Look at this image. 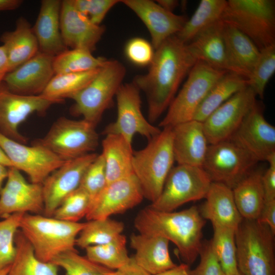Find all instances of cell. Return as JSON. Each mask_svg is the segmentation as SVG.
Masks as SVG:
<instances>
[{"label":"cell","mask_w":275,"mask_h":275,"mask_svg":"<svg viewBox=\"0 0 275 275\" xmlns=\"http://www.w3.org/2000/svg\"><path fill=\"white\" fill-rule=\"evenodd\" d=\"M229 140L258 162L275 153V127L267 121L257 101Z\"/></svg>","instance_id":"obj_16"},{"label":"cell","mask_w":275,"mask_h":275,"mask_svg":"<svg viewBox=\"0 0 275 275\" xmlns=\"http://www.w3.org/2000/svg\"><path fill=\"white\" fill-rule=\"evenodd\" d=\"M274 237L266 225L243 218L235 231L238 271L243 275H275Z\"/></svg>","instance_id":"obj_5"},{"label":"cell","mask_w":275,"mask_h":275,"mask_svg":"<svg viewBox=\"0 0 275 275\" xmlns=\"http://www.w3.org/2000/svg\"><path fill=\"white\" fill-rule=\"evenodd\" d=\"M100 68L81 73L55 74L41 95L60 102L64 98H69L84 88L94 78Z\"/></svg>","instance_id":"obj_36"},{"label":"cell","mask_w":275,"mask_h":275,"mask_svg":"<svg viewBox=\"0 0 275 275\" xmlns=\"http://www.w3.org/2000/svg\"><path fill=\"white\" fill-rule=\"evenodd\" d=\"M213 236L209 241L211 249L217 259L225 275L238 272L236 260L235 230L214 225Z\"/></svg>","instance_id":"obj_37"},{"label":"cell","mask_w":275,"mask_h":275,"mask_svg":"<svg viewBox=\"0 0 275 275\" xmlns=\"http://www.w3.org/2000/svg\"><path fill=\"white\" fill-rule=\"evenodd\" d=\"M121 2L145 24L155 50L168 38L179 33L188 19L186 15L167 11L151 0H121Z\"/></svg>","instance_id":"obj_21"},{"label":"cell","mask_w":275,"mask_h":275,"mask_svg":"<svg viewBox=\"0 0 275 275\" xmlns=\"http://www.w3.org/2000/svg\"><path fill=\"white\" fill-rule=\"evenodd\" d=\"M0 164H3L8 168L13 167L12 163L8 159L5 153L0 147Z\"/></svg>","instance_id":"obj_56"},{"label":"cell","mask_w":275,"mask_h":275,"mask_svg":"<svg viewBox=\"0 0 275 275\" xmlns=\"http://www.w3.org/2000/svg\"><path fill=\"white\" fill-rule=\"evenodd\" d=\"M124 228L122 222L110 217L89 221L77 236L76 246L85 249L108 243L122 234Z\"/></svg>","instance_id":"obj_35"},{"label":"cell","mask_w":275,"mask_h":275,"mask_svg":"<svg viewBox=\"0 0 275 275\" xmlns=\"http://www.w3.org/2000/svg\"><path fill=\"white\" fill-rule=\"evenodd\" d=\"M126 57L139 66L149 65L153 59L155 49L151 43L142 38H132L126 44Z\"/></svg>","instance_id":"obj_46"},{"label":"cell","mask_w":275,"mask_h":275,"mask_svg":"<svg viewBox=\"0 0 275 275\" xmlns=\"http://www.w3.org/2000/svg\"><path fill=\"white\" fill-rule=\"evenodd\" d=\"M44 209L42 184L28 182L20 171L9 168L0 193V218L16 213L41 214Z\"/></svg>","instance_id":"obj_18"},{"label":"cell","mask_w":275,"mask_h":275,"mask_svg":"<svg viewBox=\"0 0 275 275\" xmlns=\"http://www.w3.org/2000/svg\"><path fill=\"white\" fill-rule=\"evenodd\" d=\"M115 275H151L136 264L132 257L125 265L116 270Z\"/></svg>","instance_id":"obj_50"},{"label":"cell","mask_w":275,"mask_h":275,"mask_svg":"<svg viewBox=\"0 0 275 275\" xmlns=\"http://www.w3.org/2000/svg\"><path fill=\"white\" fill-rule=\"evenodd\" d=\"M8 168H9L0 164V193L3 187V182L8 177Z\"/></svg>","instance_id":"obj_55"},{"label":"cell","mask_w":275,"mask_h":275,"mask_svg":"<svg viewBox=\"0 0 275 275\" xmlns=\"http://www.w3.org/2000/svg\"><path fill=\"white\" fill-rule=\"evenodd\" d=\"M96 126L84 120L62 117L37 143L45 147L63 160H72L92 153L98 146Z\"/></svg>","instance_id":"obj_9"},{"label":"cell","mask_w":275,"mask_h":275,"mask_svg":"<svg viewBox=\"0 0 275 275\" xmlns=\"http://www.w3.org/2000/svg\"><path fill=\"white\" fill-rule=\"evenodd\" d=\"M169 241L161 236L133 233L130 246L135 251L132 257L140 267L151 275H156L175 267L169 251Z\"/></svg>","instance_id":"obj_24"},{"label":"cell","mask_w":275,"mask_h":275,"mask_svg":"<svg viewBox=\"0 0 275 275\" xmlns=\"http://www.w3.org/2000/svg\"><path fill=\"white\" fill-rule=\"evenodd\" d=\"M224 27L221 19L201 32L187 45L197 61L229 71Z\"/></svg>","instance_id":"obj_28"},{"label":"cell","mask_w":275,"mask_h":275,"mask_svg":"<svg viewBox=\"0 0 275 275\" xmlns=\"http://www.w3.org/2000/svg\"><path fill=\"white\" fill-rule=\"evenodd\" d=\"M156 2L166 10L173 12L179 5V2L177 0H157Z\"/></svg>","instance_id":"obj_54"},{"label":"cell","mask_w":275,"mask_h":275,"mask_svg":"<svg viewBox=\"0 0 275 275\" xmlns=\"http://www.w3.org/2000/svg\"><path fill=\"white\" fill-rule=\"evenodd\" d=\"M175 161L171 127L162 128L145 148L133 151V172L144 198L151 203L156 200Z\"/></svg>","instance_id":"obj_4"},{"label":"cell","mask_w":275,"mask_h":275,"mask_svg":"<svg viewBox=\"0 0 275 275\" xmlns=\"http://www.w3.org/2000/svg\"><path fill=\"white\" fill-rule=\"evenodd\" d=\"M62 1L43 0L33 26L39 51L56 57L68 48L65 46L61 32L60 11Z\"/></svg>","instance_id":"obj_26"},{"label":"cell","mask_w":275,"mask_h":275,"mask_svg":"<svg viewBox=\"0 0 275 275\" xmlns=\"http://www.w3.org/2000/svg\"><path fill=\"white\" fill-rule=\"evenodd\" d=\"M197 62L187 44L175 35L155 50L148 72L133 78L132 82L146 95L150 123L168 108L181 83Z\"/></svg>","instance_id":"obj_1"},{"label":"cell","mask_w":275,"mask_h":275,"mask_svg":"<svg viewBox=\"0 0 275 275\" xmlns=\"http://www.w3.org/2000/svg\"><path fill=\"white\" fill-rule=\"evenodd\" d=\"M200 261L189 275H225L222 267L213 253L209 241L203 243L200 252Z\"/></svg>","instance_id":"obj_47"},{"label":"cell","mask_w":275,"mask_h":275,"mask_svg":"<svg viewBox=\"0 0 275 275\" xmlns=\"http://www.w3.org/2000/svg\"><path fill=\"white\" fill-rule=\"evenodd\" d=\"M75 8L92 23L100 25L108 12L119 0H72Z\"/></svg>","instance_id":"obj_45"},{"label":"cell","mask_w":275,"mask_h":275,"mask_svg":"<svg viewBox=\"0 0 275 275\" xmlns=\"http://www.w3.org/2000/svg\"><path fill=\"white\" fill-rule=\"evenodd\" d=\"M227 72L229 71L217 69L203 62L197 61L169 106L159 126L173 127L193 120L197 108L209 90Z\"/></svg>","instance_id":"obj_8"},{"label":"cell","mask_w":275,"mask_h":275,"mask_svg":"<svg viewBox=\"0 0 275 275\" xmlns=\"http://www.w3.org/2000/svg\"><path fill=\"white\" fill-rule=\"evenodd\" d=\"M22 3L21 0H0V12L15 10Z\"/></svg>","instance_id":"obj_53"},{"label":"cell","mask_w":275,"mask_h":275,"mask_svg":"<svg viewBox=\"0 0 275 275\" xmlns=\"http://www.w3.org/2000/svg\"><path fill=\"white\" fill-rule=\"evenodd\" d=\"M15 243L16 254L7 275H59L58 266L42 262L36 257L20 229L16 233Z\"/></svg>","instance_id":"obj_33"},{"label":"cell","mask_w":275,"mask_h":275,"mask_svg":"<svg viewBox=\"0 0 275 275\" xmlns=\"http://www.w3.org/2000/svg\"><path fill=\"white\" fill-rule=\"evenodd\" d=\"M256 95L249 86L213 112L203 122L209 144L229 140L255 104Z\"/></svg>","instance_id":"obj_15"},{"label":"cell","mask_w":275,"mask_h":275,"mask_svg":"<svg viewBox=\"0 0 275 275\" xmlns=\"http://www.w3.org/2000/svg\"><path fill=\"white\" fill-rule=\"evenodd\" d=\"M10 266L8 267H7L6 268H5L2 270H0V275H7Z\"/></svg>","instance_id":"obj_57"},{"label":"cell","mask_w":275,"mask_h":275,"mask_svg":"<svg viewBox=\"0 0 275 275\" xmlns=\"http://www.w3.org/2000/svg\"><path fill=\"white\" fill-rule=\"evenodd\" d=\"M275 72V45L261 50L257 62L248 77V86L263 99L266 85Z\"/></svg>","instance_id":"obj_41"},{"label":"cell","mask_w":275,"mask_h":275,"mask_svg":"<svg viewBox=\"0 0 275 275\" xmlns=\"http://www.w3.org/2000/svg\"><path fill=\"white\" fill-rule=\"evenodd\" d=\"M9 72V63L6 49L3 45L0 46V83L2 82Z\"/></svg>","instance_id":"obj_51"},{"label":"cell","mask_w":275,"mask_h":275,"mask_svg":"<svg viewBox=\"0 0 275 275\" xmlns=\"http://www.w3.org/2000/svg\"><path fill=\"white\" fill-rule=\"evenodd\" d=\"M248 86L246 78L227 72L209 90L197 108L193 120L203 122L219 106Z\"/></svg>","instance_id":"obj_32"},{"label":"cell","mask_w":275,"mask_h":275,"mask_svg":"<svg viewBox=\"0 0 275 275\" xmlns=\"http://www.w3.org/2000/svg\"><path fill=\"white\" fill-rule=\"evenodd\" d=\"M132 144L121 135L106 134L102 141L106 184L133 174Z\"/></svg>","instance_id":"obj_30"},{"label":"cell","mask_w":275,"mask_h":275,"mask_svg":"<svg viewBox=\"0 0 275 275\" xmlns=\"http://www.w3.org/2000/svg\"><path fill=\"white\" fill-rule=\"evenodd\" d=\"M205 223L195 206L178 212L158 211L148 206L137 214L134 226L139 233L161 236L173 242L189 266L199 256Z\"/></svg>","instance_id":"obj_2"},{"label":"cell","mask_w":275,"mask_h":275,"mask_svg":"<svg viewBox=\"0 0 275 275\" xmlns=\"http://www.w3.org/2000/svg\"><path fill=\"white\" fill-rule=\"evenodd\" d=\"M224 36L229 71L247 79L258 60L260 51L246 36L225 22Z\"/></svg>","instance_id":"obj_27"},{"label":"cell","mask_w":275,"mask_h":275,"mask_svg":"<svg viewBox=\"0 0 275 275\" xmlns=\"http://www.w3.org/2000/svg\"><path fill=\"white\" fill-rule=\"evenodd\" d=\"M263 173L253 170L232 188L237 208L244 219H258L263 208Z\"/></svg>","instance_id":"obj_31"},{"label":"cell","mask_w":275,"mask_h":275,"mask_svg":"<svg viewBox=\"0 0 275 275\" xmlns=\"http://www.w3.org/2000/svg\"><path fill=\"white\" fill-rule=\"evenodd\" d=\"M189 266L184 263L156 275H189Z\"/></svg>","instance_id":"obj_52"},{"label":"cell","mask_w":275,"mask_h":275,"mask_svg":"<svg viewBox=\"0 0 275 275\" xmlns=\"http://www.w3.org/2000/svg\"><path fill=\"white\" fill-rule=\"evenodd\" d=\"M98 154L91 153L66 161L42 183L44 215L52 217L65 198L77 189L83 176Z\"/></svg>","instance_id":"obj_17"},{"label":"cell","mask_w":275,"mask_h":275,"mask_svg":"<svg viewBox=\"0 0 275 275\" xmlns=\"http://www.w3.org/2000/svg\"><path fill=\"white\" fill-rule=\"evenodd\" d=\"M222 20L246 36L260 51L275 45L274 0H228Z\"/></svg>","instance_id":"obj_7"},{"label":"cell","mask_w":275,"mask_h":275,"mask_svg":"<svg viewBox=\"0 0 275 275\" xmlns=\"http://www.w3.org/2000/svg\"><path fill=\"white\" fill-rule=\"evenodd\" d=\"M60 28L67 48L84 49L92 52L105 31L104 26L93 24L81 14L72 0L62 1Z\"/></svg>","instance_id":"obj_22"},{"label":"cell","mask_w":275,"mask_h":275,"mask_svg":"<svg viewBox=\"0 0 275 275\" xmlns=\"http://www.w3.org/2000/svg\"><path fill=\"white\" fill-rule=\"evenodd\" d=\"M117 114L115 121L107 125L103 133L121 135L132 144L134 136L139 134L148 140L161 130L151 124L141 110L140 90L133 82L122 84L115 96Z\"/></svg>","instance_id":"obj_12"},{"label":"cell","mask_w":275,"mask_h":275,"mask_svg":"<svg viewBox=\"0 0 275 275\" xmlns=\"http://www.w3.org/2000/svg\"><path fill=\"white\" fill-rule=\"evenodd\" d=\"M92 200L89 194L79 187L67 196L55 210L52 217L69 222H78L86 217Z\"/></svg>","instance_id":"obj_42"},{"label":"cell","mask_w":275,"mask_h":275,"mask_svg":"<svg viewBox=\"0 0 275 275\" xmlns=\"http://www.w3.org/2000/svg\"><path fill=\"white\" fill-rule=\"evenodd\" d=\"M257 220L266 225L275 235V200L265 202L261 214Z\"/></svg>","instance_id":"obj_49"},{"label":"cell","mask_w":275,"mask_h":275,"mask_svg":"<svg viewBox=\"0 0 275 275\" xmlns=\"http://www.w3.org/2000/svg\"><path fill=\"white\" fill-rule=\"evenodd\" d=\"M0 41L7 54L9 72L32 58L39 51L33 27L24 17L18 18L15 29L4 32L0 37Z\"/></svg>","instance_id":"obj_29"},{"label":"cell","mask_w":275,"mask_h":275,"mask_svg":"<svg viewBox=\"0 0 275 275\" xmlns=\"http://www.w3.org/2000/svg\"><path fill=\"white\" fill-rule=\"evenodd\" d=\"M25 213H16L0 221V270L9 266L16 254L15 235Z\"/></svg>","instance_id":"obj_43"},{"label":"cell","mask_w":275,"mask_h":275,"mask_svg":"<svg viewBox=\"0 0 275 275\" xmlns=\"http://www.w3.org/2000/svg\"><path fill=\"white\" fill-rule=\"evenodd\" d=\"M106 185L105 166L103 156L101 153L98 154L87 168L79 187L89 194L93 202Z\"/></svg>","instance_id":"obj_44"},{"label":"cell","mask_w":275,"mask_h":275,"mask_svg":"<svg viewBox=\"0 0 275 275\" xmlns=\"http://www.w3.org/2000/svg\"><path fill=\"white\" fill-rule=\"evenodd\" d=\"M212 182L202 167L178 164L171 169L160 194L149 206L173 211L186 203L205 199Z\"/></svg>","instance_id":"obj_10"},{"label":"cell","mask_w":275,"mask_h":275,"mask_svg":"<svg viewBox=\"0 0 275 275\" xmlns=\"http://www.w3.org/2000/svg\"><path fill=\"white\" fill-rule=\"evenodd\" d=\"M85 250L90 260L114 270L122 267L131 259L126 248V238L122 234L108 243L89 246Z\"/></svg>","instance_id":"obj_39"},{"label":"cell","mask_w":275,"mask_h":275,"mask_svg":"<svg viewBox=\"0 0 275 275\" xmlns=\"http://www.w3.org/2000/svg\"><path fill=\"white\" fill-rule=\"evenodd\" d=\"M144 198L134 174L107 184L93 200L86 216L88 221L109 218L139 205Z\"/></svg>","instance_id":"obj_19"},{"label":"cell","mask_w":275,"mask_h":275,"mask_svg":"<svg viewBox=\"0 0 275 275\" xmlns=\"http://www.w3.org/2000/svg\"><path fill=\"white\" fill-rule=\"evenodd\" d=\"M234 275H243V274H242L240 272H239V271H238V272H237L236 273H235V274H234Z\"/></svg>","instance_id":"obj_58"},{"label":"cell","mask_w":275,"mask_h":275,"mask_svg":"<svg viewBox=\"0 0 275 275\" xmlns=\"http://www.w3.org/2000/svg\"><path fill=\"white\" fill-rule=\"evenodd\" d=\"M54 57L39 51L32 58L8 72L2 82L14 93L28 96L41 95L55 75Z\"/></svg>","instance_id":"obj_20"},{"label":"cell","mask_w":275,"mask_h":275,"mask_svg":"<svg viewBox=\"0 0 275 275\" xmlns=\"http://www.w3.org/2000/svg\"><path fill=\"white\" fill-rule=\"evenodd\" d=\"M199 211L212 226L216 225L236 230L243 218L240 214L233 197L232 189L223 183L212 182Z\"/></svg>","instance_id":"obj_25"},{"label":"cell","mask_w":275,"mask_h":275,"mask_svg":"<svg viewBox=\"0 0 275 275\" xmlns=\"http://www.w3.org/2000/svg\"><path fill=\"white\" fill-rule=\"evenodd\" d=\"M86 223L69 222L44 215L25 213L19 229L36 257L51 262L59 255L76 250V240Z\"/></svg>","instance_id":"obj_3"},{"label":"cell","mask_w":275,"mask_h":275,"mask_svg":"<svg viewBox=\"0 0 275 275\" xmlns=\"http://www.w3.org/2000/svg\"><path fill=\"white\" fill-rule=\"evenodd\" d=\"M172 130L175 161L202 167L209 145L203 122L192 120L174 126Z\"/></svg>","instance_id":"obj_23"},{"label":"cell","mask_w":275,"mask_h":275,"mask_svg":"<svg viewBox=\"0 0 275 275\" xmlns=\"http://www.w3.org/2000/svg\"><path fill=\"white\" fill-rule=\"evenodd\" d=\"M258 161L230 140L210 144L202 168L212 182L232 189L250 173Z\"/></svg>","instance_id":"obj_11"},{"label":"cell","mask_w":275,"mask_h":275,"mask_svg":"<svg viewBox=\"0 0 275 275\" xmlns=\"http://www.w3.org/2000/svg\"><path fill=\"white\" fill-rule=\"evenodd\" d=\"M61 102L42 95H22L10 91L0 83V133L20 143L26 139L18 128L21 123L34 113L43 114L52 104Z\"/></svg>","instance_id":"obj_13"},{"label":"cell","mask_w":275,"mask_h":275,"mask_svg":"<svg viewBox=\"0 0 275 275\" xmlns=\"http://www.w3.org/2000/svg\"><path fill=\"white\" fill-rule=\"evenodd\" d=\"M51 262L64 269L66 275H115L116 273V270L79 255L76 250L59 255Z\"/></svg>","instance_id":"obj_40"},{"label":"cell","mask_w":275,"mask_h":275,"mask_svg":"<svg viewBox=\"0 0 275 275\" xmlns=\"http://www.w3.org/2000/svg\"><path fill=\"white\" fill-rule=\"evenodd\" d=\"M0 147L13 167L26 173L31 182L42 184L65 161L45 147L36 143L29 146L0 133Z\"/></svg>","instance_id":"obj_14"},{"label":"cell","mask_w":275,"mask_h":275,"mask_svg":"<svg viewBox=\"0 0 275 275\" xmlns=\"http://www.w3.org/2000/svg\"><path fill=\"white\" fill-rule=\"evenodd\" d=\"M92 53L84 49H67L54 57V74L81 73L101 68L107 59L95 57Z\"/></svg>","instance_id":"obj_38"},{"label":"cell","mask_w":275,"mask_h":275,"mask_svg":"<svg viewBox=\"0 0 275 275\" xmlns=\"http://www.w3.org/2000/svg\"><path fill=\"white\" fill-rule=\"evenodd\" d=\"M126 73L125 67L115 59L106 60L94 78L69 98L74 101L71 112L96 126L113 102Z\"/></svg>","instance_id":"obj_6"},{"label":"cell","mask_w":275,"mask_h":275,"mask_svg":"<svg viewBox=\"0 0 275 275\" xmlns=\"http://www.w3.org/2000/svg\"><path fill=\"white\" fill-rule=\"evenodd\" d=\"M269 167L262 175L265 202L275 200V153L266 160Z\"/></svg>","instance_id":"obj_48"},{"label":"cell","mask_w":275,"mask_h":275,"mask_svg":"<svg viewBox=\"0 0 275 275\" xmlns=\"http://www.w3.org/2000/svg\"><path fill=\"white\" fill-rule=\"evenodd\" d=\"M226 0H201L190 18L176 36L187 44L201 32L222 19L227 6Z\"/></svg>","instance_id":"obj_34"}]
</instances>
